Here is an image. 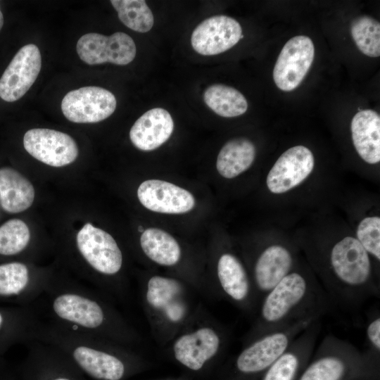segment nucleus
<instances>
[{"label": "nucleus", "mask_w": 380, "mask_h": 380, "mask_svg": "<svg viewBox=\"0 0 380 380\" xmlns=\"http://www.w3.org/2000/svg\"><path fill=\"white\" fill-rule=\"evenodd\" d=\"M42 318L102 338L111 335L113 319L96 291L82 284L50 279L33 305Z\"/></svg>", "instance_id": "nucleus-1"}, {"label": "nucleus", "mask_w": 380, "mask_h": 380, "mask_svg": "<svg viewBox=\"0 0 380 380\" xmlns=\"http://www.w3.org/2000/svg\"><path fill=\"white\" fill-rule=\"evenodd\" d=\"M102 338L41 317L29 335V341H40L60 350L86 376L95 380H121L127 370L124 359L113 352Z\"/></svg>", "instance_id": "nucleus-2"}, {"label": "nucleus", "mask_w": 380, "mask_h": 380, "mask_svg": "<svg viewBox=\"0 0 380 380\" xmlns=\"http://www.w3.org/2000/svg\"><path fill=\"white\" fill-rule=\"evenodd\" d=\"M301 274L291 272L263 298L260 319L265 334L298 322L317 319L324 299Z\"/></svg>", "instance_id": "nucleus-3"}, {"label": "nucleus", "mask_w": 380, "mask_h": 380, "mask_svg": "<svg viewBox=\"0 0 380 380\" xmlns=\"http://www.w3.org/2000/svg\"><path fill=\"white\" fill-rule=\"evenodd\" d=\"M377 372V359L328 336L297 380H374Z\"/></svg>", "instance_id": "nucleus-4"}, {"label": "nucleus", "mask_w": 380, "mask_h": 380, "mask_svg": "<svg viewBox=\"0 0 380 380\" xmlns=\"http://www.w3.org/2000/svg\"><path fill=\"white\" fill-rule=\"evenodd\" d=\"M330 263L337 279L344 287V301L355 303L370 294L367 284L372 273L369 253L352 236L337 242L330 253Z\"/></svg>", "instance_id": "nucleus-5"}, {"label": "nucleus", "mask_w": 380, "mask_h": 380, "mask_svg": "<svg viewBox=\"0 0 380 380\" xmlns=\"http://www.w3.org/2000/svg\"><path fill=\"white\" fill-rule=\"evenodd\" d=\"M316 319L298 322L265 334L238 356L236 367L245 375L264 374L290 346L295 337Z\"/></svg>", "instance_id": "nucleus-6"}, {"label": "nucleus", "mask_w": 380, "mask_h": 380, "mask_svg": "<svg viewBox=\"0 0 380 380\" xmlns=\"http://www.w3.org/2000/svg\"><path fill=\"white\" fill-rule=\"evenodd\" d=\"M76 249L87 267L98 274L112 277L122 267V253L114 238L106 231L85 224L76 235Z\"/></svg>", "instance_id": "nucleus-7"}, {"label": "nucleus", "mask_w": 380, "mask_h": 380, "mask_svg": "<svg viewBox=\"0 0 380 380\" xmlns=\"http://www.w3.org/2000/svg\"><path fill=\"white\" fill-rule=\"evenodd\" d=\"M28 352L21 380H87L85 375L60 350L37 341L25 343Z\"/></svg>", "instance_id": "nucleus-8"}, {"label": "nucleus", "mask_w": 380, "mask_h": 380, "mask_svg": "<svg viewBox=\"0 0 380 380\" xmlns=\"http://www.w3.org/2000/svg\"><path fill=\"white\" fill-rule=\"evenodd\" d=\"M76 49L80 59L89 65H127L134 60L137 52L132 38L122 32L110 36L87 33L79 39Z\"/></svg>", "instance_id": "nucleus-9"}, {"label": "nucleus", "mask_w": 380, "mask_h": 380, "mask_svg": "<svg viewBox=\"0 0 380 380\" xmlns=\"http://www.w3.org/2000/svg\"><path fill=\"white\" fill-rule=\"evenodd\" d=\"M315 58V46L305 35L291 38L282 48L273 70L277 87L291 91L303 82Z\"/></svg>", "instance_id": "nucleus-10"}, {"label": "nucleus", "mask_w": 380, "mask_h": 380, "mask_svg": "<svg viewBox=\"0 0 380 380\" xmlns=\"http://www.w3.org/2000/svg\"><path fill=\"white\" fill-rule=\"evenodd\" d=\"M117 101L110 91L99 87H84L69 91L61 102L64 116L76 123H94L110 116Z\"/></svg>", "instance_id": "nucleus-11"}, {"label": "nucleus", "mask_w": 380, "mask_h": 380, "mask_svg": "<svg viewBox=\"0 0 380 380\" xmlns=\"http://www.w3.org/2000/svg\"><path fill=\"white\" fill-rule=\"evenodd\" d=\"M23 146L33 158L56 167L73 163L78 156L77 144L70 135L46 128L27 131Z\"/></svg>", "instance_id": "nucleus-12"}, {"label": "nucleus", "mask_w": 380, "mask_h": 380, "mask_svg": "<svg viewBox=\"0 0 380 380\" xmlns=\"http://www.w3.org/2000/svg\"><path fill=\"white\" fill-rule=\"evenodd\" d=\"M50 279L22 262L0 265V299L13 300L20 306L33 305Z\"/></svg>", "instance_id": "nucleus-13"}, {"label": "nucleus", "mask_w": 380, "mask_h": 380, "mask_svg": "<svg viewBox=\"0 0 380 380\" xmlns=\"http://www.w3.org/2000/svg\"><path fill=\"white\" fill-rule=\"evenodd\" d=\"M42 68L39 49L33 44L23 46L15 55L0 78V97L13 102L30 89Z\"/></svg>", "instance_id": "nucleus-14"}, {"label": "nucleus", "mask_w": 380, "mask_h": 380, "mask_svg": "<svg viewBox=\"0 0 380 380\" xmlns=\"http://www.w3.org/2000/svg\"><path fill=\"white\" fill-rule=\"evenodd\" d=\"M241 37L242 28L236 20L217 15L204 20L194 30L191 44L198 53L213 56L229 50Z\"/></svg>", "instance_id": "nucleus-15"}, {"label": "nucleus", "mask_w": 380, "mask_h": 380, "mask_svg": "<svg viewBox=\"0 0 380 380\" xmlns=\"http://www.w3.org/2000/svg\"><path fill=\"white\" fill-rule=\"evenodd\" d=\"M315 166L312 151L296 146L284 151L275 162L267 177V186L274 194H282L299 185Z\"/></svg>", "instance_id": "nucleus-16"}, {"label": "nucleus", "mask_w": 380, "mask_h": 380, "mask_svg": "<svg viewBox=\"0 0 380 380\" xmlns=\"http://www.w3.org/2000/svg\"><path fill=\"white\" fill-rule=\"evenodd\" d=\"M137 196L146 208L161 213H185L195 205L194 197L189 191L159 179L143 182L137 189Z\"/></svg>", "instance_id": "nucleus-17"}, {"label": "nucleus", "mask_w": 380, "mask_h": 380, "mask_svg": "<svg viewBox=\"0 0 380 380\" xmlns=\"http://www.w3.org/2000/svg\"><path fill=\"white\" fill-rule=\"evenodd\" d=\"M317 331L315 322L265 372L262 380H297L309 362Z\"/></svg>", "instance_id": "nucleus-18"}, {"label": "nucleus", "mask_w": 380, "mask_h": 380, "mask_svg": "<svg viewBox=\"0 0 380 380\" xmlns=\"http://www.w3.org/2000/svg\"><path fill=\"white\" fill-rule=\"evenodd\" d=\"M174 130V122L164 108H152L139 117L129 131L132 144L139 150L149 151L166 142Z\"/></svg>", "instance_id": "nucleus-19"}, {"label": "nucleus", "mask_w": 380, "mask_h": 380, "mask_svg": "<svg viewBox=\"0 0 380 380\" xmlns=\"http://www.w3.org/2000/svg\"><path fill=\"white\" fill-rule=\"evenodd\" d=\"M220 344L217 333L210 328L203 327L179 338L173 350L177 361L197 371L217 353Z\"/></svg>", "instance_id": "nucleus-20"}, {"label": "nucleus", "mask_w": 380, "mask_h": 380, "mask_svg": "<svg viewBox=\"0 0 380 380\" xmlns=\"http://www.w3.org/2000/svg\"><path fill=\"white\" fill-rule=\"evenodd\" d=\"M293 257L284 246L272 245L259 255L255 265L254 277L257 288L264 296L289 272Z\"/></svg>", "instance_id": "nucleus-21"}, {"label": "nucleus", "mask_w": 380, "mask_h": 380, "mask_svg": "<svg viewBox=\"0 0 380 380\" xmlns=\"http://www.w3.org/2000/svg\"><path fill=\"white\" fill-rule=\"evenodd\" d=\"M350 129L354 146L359 156L369 164L380 160V116L367 109L357 113L353 118Z\"/></svg>", "instance_id": "nucleus-22"}, {"label": "nucleus", "mask_w": 380, "mask_h": 380, "mask_svg": "<svg viewBox=\"0 0 380 380\" xmlns=\"http://www.w3.org/2000/svg\"><path fill=\"white\" fill-rule=\"evenodd\" d=\"M31 182L17 170L0 168V203L9 213H18L29 208L34 199Z\"/></svg>", "instance_id": "nucleus-23"}, {"label": "nucleus", "mask_w": 380, "mask_h": 380, "mask_svg": "<svg viewBox=\"0 0 380 380\" xmlns=\"http://www.w3.org/2000/svg\"><path fill=\"white\" fill-rule=\"evenodd\" d=\"M181 290L177 281L154 276L148 282L146 299L152 308L163 310L169 319L177 322L184 312L183 305L179 302Z\"/></svg>", "instance_id": "nucleus-24"}, {"label": "nucleus", "mask_w": 380, "mask_h": 380, "mask_svg": "<svg viewBox=\"0 0 380 380\" xmlns=\"http://www.w3.org/2000/svg\"><path fill=\"white\" fill-rule=\"evenodd\" d=\"M255 147L246 138L227 141L218 153L216 167L223 177L234 178L248 170L254 161Z\"/></svg>", "instance_id": "nucleus-25"}, {"label": "nucleus", "mask_w": 380, "mask_h": 380, "mask_svg": "<svg viewBox=\"0 0 380 380\" xmlns=\"http://www.w3.org/2000/svg\"><path fill=\"white\" fill-rule=\"evenodd\" d=\"M140 245L147 257L159 265L172 266L180 259L181 250L177 241L160 229L144 230L140 237Z\"/></svg>", "instance_id": "nucleus-26"}, {"label": "nucleus", "mask_w": 380, "mask_h": 380, "mask_svg": "<svg viewBox=\"0 0 380 380\" xmlns=\"http://www.w3.org/2000/svg\"><path fill=\"white\" fill-rule=\"evenodd\" d=\"M217 276L224 293L236 302L246 300L250 293L247 274L241 262L233 255L224 253L217 263Z\"/></svg>", "instance_id": "nucleus-27"}, {"label": "nucleus", "mask_w": 380, "mask_h": 380, "mask_svg": "<svg viewBox=\"0 0 380 380\" xmlns=\"http://www.w3.org/2000/svg\"><path fill=\"white\" fill-rule=\"evenodd\" d=\"M203 100L208 108L224 118H234L244 114L248 109L245 96L237 89L222 84L207 87Z\"/></svg>", "instance_id": "nucleus-28"}, {"label": "nucleus", "mask_w": 380, "mask_h": 380, "mask_svg": "<svg viewBox=\"0 0 380 380\" xmlns=\"http://www.w3.org/2000/svg\"><path fill=\"white\" fill-rule=\"evenodd\" d=\"M120 21L129 29L147 32L152 28L154 18L150 8L143 0H111Z\"/></svg>", "instance_id": "nucleus-29"}, {"label": "nucleus", "mask_w": 380, "mask_h": 380, "mask_svg": "<svg viewBox=\"0 0 380 380\" xmlns=\"http://www.w3.org/2000/svg\"><path fill=\"white\" fill-rule=\"evenodd\" d=\"M350 32L358 49L365 55L380 56V24L368 15L355 18L351 23Z\"/></svg>", "instance_id": "nucleus-30"}, {"label": "nucleus", "mask_w": 380, "mask_h": 380, "mask_svg": "<svg viewBox=\"0 0 380 380\" xmlns=\"http://www.w3.org/2000/svg\"><path fill=\"white\" fill-rule=\"evenodd\" d=\"M30 229L23 220L12 219L0 227V255L12 256L25 251L30 241Z\"/></svg>", "instance_id": "nucleus-31"}, {"label": "nucleus", "mask_w": 380, "mask_h": 380, "mask_svg": "<svg viewBox=\"0 0 380 380\" xmlns=\"http://www.w3.org/2000/svg\"><path fill=\"white\" fill-rule=\"evenodd\" d=\"M357 239L368 253L380 260V218L367 217L359 224Z\"/></svg>", "instance_id": "nucleus-32"}, {"label": "nucleus", "mask_w": 380, "mask_h": 380, "mask_svg": "<svg viewBox=\"0 0 380 380\" xmlns=\"http://www.w3.org/2000/svg\"><path fill=\"white\" fill-rule=\"evenodd\" d=\"M367 341L372 350V355L377 358L380 351V317L376 316L367 324L366 329Z\"/></svg>", "instance_id": "nucleus-33"}, {"label": "nucleus", "mask_w": 380, "mask_h": 380, "mask_svg": "<svg viewBox=\"0 0 380 380\" xmlns=\"http://www.w3.org/2000/svg\"><path fill=\"white\" fill-rule=\"evenodd\" d=\"M0 380H21L20 377L16 378L14 376L8 374H0Z\"/></svg>", "instance_id": "nucleus-34"}, {"label": "nucleus", "mask_w": 380, "mask_h": 380, "mask_svg": "<svg viewBox=\"0 0 380 380\" xmlns=\"http://www.w3.org/2000/svg\"><path fill=\"white\" fill-rule=\"evenodd\" d=\"M3 25H4V16L0 9V30L2 28Z\"/></svg>", "instance_id": "nucleus-35"}, {"label": "nucleus", "mask_w": 380, "mask_h": 380, "mask_svg": "<svg viewBox=\"0 0 380 380\" xmlns=\"http://www.w3.org/2000/svg\"><path fill=\"white\" fill-rule=\"evenodd\" d=\"M139 231L142 233L144 230L143 229V227L140 226L139 227Z\"/></svg>", "instance_id": "nucleus-36"}]
</instances>
